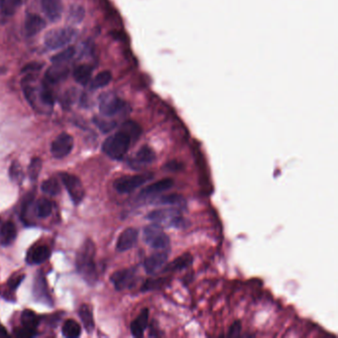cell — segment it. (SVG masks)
<instances>
[{
	"label": "cell",
	"mask_w": 338,
	"mask_h": 338,
	"mask_svg": "<svg viewBox=\"0 0 338 338\" xmlns=\"http://www.w3.org/2000/svg\"><path fill=\"white\" fill-rule=\"evenodd\" d=\"M41 190L44 194L49 196H57L61 193V186L57 179H49L42 183Z\"/></svg>",
	"instance_id": "31"
},
{
	"label": "cell",
	"mask_w": 338,
	"mask_h": 338,
	"mask_svg": "<svg viewBox=\"0 0 338 338\" xmlns=\"http://www.w3.org/2000/svg\"><path fill=\"white\" fill-rule=\"evenodd\" d=\"M121 129L124 130L126 133H128L133 139V141L137 140L139 136L141 135V127L134 121H127L123 123Z\"/></svg>",
	"instance_id": "33"
},
{
	"label": "cell",
	"mask_w": 338,
	"mask_h": 338,
	"mask_svg": "<svg viewBox=\"0 0 338 338\" xmlns=\"http://www.w3.org/2000/svg\"><path fill=\"white\" fill-rule=\"evenodd\" d=\"M174 186V180L171 178L162 179L158 182H155L148 187L144 188L138 195V200L142 202H147L152 198H155L159 195H162L169 190H171Z\"/></svg>",
	"instance_id": "7"
},
{
	"label": "cell",
	"mask_w": 338,
	"mask_h": 338,
	"mask_svg": "<svg viewBox=\"0 0 338 338\" xmlns=\"http://www.w3.org/2000/svg\"><path fill=\"white\" fill-rule=\"evenodd\" d=\"M80 317L85 327V329L88 332H91L94 328V322H93V316H92V312L90 310V307L86 304H83L80 307Z\"/></svg>",
	"instance_id": "27"
},
{
	"label": "cell",
	"mask_w": 338,
	"mask_h": 338,
	"mask_svg": "<svg viewBox=\"0 0 338 338\" xmlns=\"http://www.w3.org/2000/svg\"><path fill=\"white\" fill-rule=\"evenodd\" d=\"M24 278H25V276H24L23 274L12 276V277L9 279V281H8V286H9V288H10L12 291L16 290V289L20 286V284H21V282L24 280Z\"/></svg>",
	"instance_id": "37"
},
{
	"label": "cell",
	"mask_w": 338,
	"mask_h": 338,
	"mask_svg": "<svg viewBox=\"0 0 338 338\" xmlns=\"http://www.w3.org/2000/svg\"><path fill=\"white\" fill-rule=\"evenodd\" d=\"M40 5L46 17L51 22H58L61 20L64 10L62 0H40Z\"/></svg>",
	"instance_id": "14"
},
{
	"label": "cell",
	"mask_w": 338,
	"mask_h": 338,
	"mask_svg": "<svg viewBox=\"0 0 338 338\" xmlns=\"http://www.w3.org/2000/svg\"><path fill=\"white\" fill-rule=\"evenodd\" d=\"M91 75H92V68L87 65H82V66L77 67L73 73L75 81L82 85H86L89 83L91 79Z\"/></svg>",
	"instance_id": "23"
},
{
	"label": "cell",
	"mask_w": 338,
	"mask_h": 338,
	"mask_svg": "<svg viewBox=\"0 0 338 338\" xmlns=\"http://www.w3.org/2000/svg\"><path fill=\"white\" fill-rule=\"evenodd\" d=\"M95 123L103 132H109L116 125L115 122H108V121H104V120H100V119H95Z\"/></svg>",
	"instance_id": "39"
},
{
	"label": "cell",
	"mask_w": 338,
	"mask_h": 338,
	"mask_svg": "<svg viewBox=\"0 0 338 338\" xmlns=\"http://www.w3.org/2000/svg\"><path fill=\"white\" fill-rule=\"evenodd\" d=\"M164 169L166 171H169V172H177V171L182 170L183 164L178 162V161H170L165 165Z\"/></svg>",
	"instance_id": "38"
},
{
	"label": "cell",
	"mask_w": 338,
	"mask_h": 338,
	"mask_svg": "<svg viewBox=\"0 0 338 338\" xmlns=\"http://www.w3.org/2000/svg\"><path fill=\"white\" fill-rule=\"evenodd\" d=\"M133 139L124 130L109 136L102 145L103 152L113 160H121L128 152Z\"/></svg>",
	"instance_id": "2"
},
{
	"label": "cell",
	"mask_w": 338,
	"mask_h": 338,
	"mask_svg": "<svg viewBox=\"0 0 338 338\" xmlns=\"http://www.w3.org/2000/svg\"><path fill=\"white\" fill-rule=\"evenodd\" d=\"M193 263V256L189 253L183 254L180 257H177L174 261L167 263L165 267L162 269V272L169 273V272H176V271H182Z\"/></svg>",
	"instance_id": "20"
},
{
	"label": "cell",
	"mask_w": 338,
	"mask_h": 338,
	"mask_svg": "<svg viewBox=\"0 0 338 338\" xmlns=\"http://www.w3.org/2000/svg\"><path fill=\"white\" fill-rule=\"evenodd\" d=\"M69 73V68L65 64H54L45 74V81L48 84H56L66 80Z\"/></svg>",
	"instance_id": "18"
},
{
	"label": "cell",
	"mask_w": 338,
	"mask_h": 338,
	"mask_svg": "<svg viewBox=\"0 0 338 338\" xmlns=\"http://www.w3.org/2000/svg\"><path fill=\"white\" fill-rule=\"evenodd\" d=\"M17 231L13 222L5 221L0 223V244L10 245L16 238Z\"/></svg>",
	"instance_id": "22"
},
{
	"label": "cell",
	"mask_w": 338,
	"mask_h": 338,
	"mask_svg": "<svg viewBox=\"0 0 338 338\" xmlns=\"http://www.w3.org/2000/svg\"><path fill=\"white\" fill-rule=\"evenodd\" d=\"M78 31L71 27L55 28L44 37V44L50 50H57L68 46L77 37Z\"/></svg>",
	"instance_id": "4"
},
{
	"label": "cell",
	"mask_w": 338,
	"mask_h": 338,
	"mask_svg": "<svg viewBox=\"0 0 338 338\" xmlns=\"http://www.w3.org/2000/svg\"><path fill=\"white\" fill-rule=\"evenodd\" d=\"M74 148V138L68 133H61L52 143L51 152L55 158L62 159L68 156Z\"/></svg>",
	"instance_id": "11"
},
{
	"label": "cell",
	"mask_w": 338,
	"mask_h": 338,
	"mask_svg": "<svg viewBox=\"0 0 338 338\" xmlns=\"http://www.w3.org/2000/svg\"><path fill=\"white\" fill-rule=\"evenodd\" d=\"M51 256L50 249L45 245H36L29 249L26 261L31 265H38L42 264L47 261Z\"/></svg>",
	"instance_id": "19"
},
{
	"label": "cell",
	"mask_w": 338,
	"mask_h": 338,
	"mask_svg": "<svg viewBox=\"0 0 338 338\" xmlns=\"http://www.w3.org/2000/svg\"><path fill=\"white\" fill-rule=\"evenodd\" d=\"M34 294L36 296V297L41 298V299H46L48 302V287H47V283L46 280L43 276L42 273H38L37 277H36V281H35V287H34Z\"/></svg>",
	"instance_id": "24"
},
{
	"label": "cell",
	"mask_w": 338,
	"mask_h": 338,
	"mask_svg": "<svg viewBox=\"0 0 338 338\" xmlns=\"http://www.w3.org/2000/svg\"><path fill=\"white\" fill-rule=\"evenodd\" d=\"M152 178L153 176L150 174L127 175L115 180L113 187L120 194H130L138 188L144 186Z\"/></svg>",
	"instance_id": "6"
},
{
	"label": "cell",
	"mask_w": 338,
	"mask_h": 338,
	"mask_svg": "<svg viewBox=\"0 0 338 338\" xmlns=\"http://www.w3.org/2000/svg\"><path fill=\"white\" fill-rule=\"evenodd\" d=\"M149 204L155 206H168L174 208L186 207L187 202L185 198L178 194H169V195H159L148 201Z\"/></svg>",
	"instance_id": "16"
},
{
	"label": "cell",
	"mask_w": 338,
	"mask_h": 338,
	"mask_svg": "<svg viewBox=\"0 0 338 338\" xmlns=\"http://www.w3.org/2000/svg\"><path fill=\"white\" fill-rule=\"evenodd\" d=\"M126 103L115 95H104L99 102V111L105 117H113L125 109Z\"/></svg>",
	"instance_id": "9"
},
{
	"label": "cell",
	"mask_w": 338,
	"mask_h": 338,
	"mask_svg": "<svg viewBox=\"0 0 338 338\" xmlns=\"http://www.w3.org/2000/svg\"><path fill=\"white\" fill-rule=\"evenodd\" d=\"M165 279L164 278H160V279H149L147 280L143 287H142V291H151V290H155L160 288L161 286H163L165 284Z\"/></svg>",
	"instance_id": "36"
},
{
	"label": "cell",
	"mask_w": 338,
	"mask_h": 338,
	"mask_svg": "<svg viewBox=\"0 0 338 338\" xmlns=\"http://www.w3.org/2000/svg\"><path fill=\"white\" fill-rule=\"evenodd\" d=\"M169 259V253L168 251H160L152 254L150 257H148L144 262V268L147 274L154 275L165 267V265L168 263Z\"/></svg>",
	"instance_id": "13"
},
{
	"label": "cell",
	"mask_w": 338,
	"mask_h": 338,
	"mask_svg": "<svg viewBox=\"0 0 338 338\" xmlns=\"http://www.w3.org/2000/svg\"><path fill=\"white\" fill-rule=\"evenodd\" d=\"M241 328H242L241 322H240L239 320H236V321H234L233 324L230 326L227 335H228V336H232V337L239 336L240 333H241Z\"/></svg>",
	"instance_id": "40"
},
{
	"label": "cell",
	"mask_w": 338,
	"mask_h": 338,
	"mask_svg": "<svg viewBox=\"0 0 338 338\" xmlns=\"http://www.w3.org/2000/svg\"><path fill=\"white\" fill-rule=\"evenodd\" d=\"M63 334L68 338H77L81 335V325L74 319H68L63 325Z\"/></svg>",
	"instance_id": "29"
},
{
	"label": "cell",
	"mask_w": 338,
	"mask_h": 338,
	"mask_svg": "<svg viewBox=\"0 0 338 338\" xmlns=\"http://www.w3.org/2000/svg\"><path fill=\"white\" fill-rule=\"evenodd\" d=\"M112 80V75L109 71H103L98 73L90 83L91 89H97L106 86L110 84Z\"/></svg>",
	"instance_id": "26"
},
{
	"label": "cell",
	"mask_w": 338,
	"mask_h": 338,
	"mask_svg": "<svg viewBox=\"0 0 338 338\" xmlns=\"http://www.w3.org/2000/svg\"><path fill=\"white\" fill-rule=\"evenodd\" d=\"M53 210V205L48 199H40L35 206V213L40 218L48 217Z\"/></svg>",
	"instance_id": "28"
},
{
	"label": "cell",
	"mask_w": 338,
	"mask_h": 338,
	"mask_svg": "<svg viewBox=\"0 0 338 338\" xmlns=\"http://www.w3.org/2000/svg\"><path fill=\"white\" fill-rule=\"evenodd\" d=\"M156 158L157 156H156L155 151L151 147L145 145V146H142L136 152V154L134 155L132 159H130L129 165L134 169H140L144 166L154 163L156 161Z\"/></svg>",
	"instance_id": "12"
},
{
	"label": "cell",
	"mask_w": 338,
	"mask_h": 338,
	"mask_svg": "<svg viewBox=\"0 0 338 338\" xmlns=\"http://www.w3.org/2000/svg\"><path fill=\"white\" fill-rule=\"evenodd\" d=\"M147 219L161 226L167 225L174 227H183L186 225V220L178 208L161 209L153 211L147 215Z\"/></svg>",
	"instance_id": "3"
},
{
	"label": "cell",
	"mask_w": 338,
	"mask_h": 338,
	"mask_svg": "<svg viewBox=\"0 0 338 338\" xmlns=\"http://www.w3.org/2000/svg\"><path fill=\"white\" fill-rule=\"evenodd\" d=\"M139 231L134 227L126 228L118 237L116 243V250L119 252H125L133 248L138 241Z\"/></svg>",
	"instance_id": "15"
},
{
	"label": "cell",
	"mask_w": 338,
	"mask_h": 338,
	"mask_svg": "<svg viewBox=\"0 0 338 338\" xmlns=\"http://www.w3.org/2000/svg\"><path fill=\"white\" fill-rule=\"evenodd\" d=\"M9 173H10L11 179H12L13 181L17 182V183H20V182L22 181V179H23V176H24L23 171H22V169H21L20 165H19L18 163H16V162L13 163V164L11 165V168H10Z\"/></svg>",
	"instance_id": "35"
},
{
	"label": "cell",
	"mask_w": 338,
	"mask_h": 338,
	"mask_svg": "<svg viewBox=\"0 0 338 338\" xmlns=\"http://www.w3.org/2000/svg\"><path fill=\"white\" fill-rule=\"evenodd\" d=\"M42 169V161L40 158H34L32 159L29 169H28V175L32 181H36L40 175Z\"/></svg>",
	"instance_id": "34"
},
{
	"label": "cell",
	"mask_w": 338,
	"mask_h": 338,
	"mask_svg": "<svg viewBox=\"0 0 338 338\" xmlns=\"http://www.w3.org/2000/svg\"><path fill=\"white\" fill-rule=\"evenodd\" d=\"M110 281L117 291L130 289L136 283V270L132 268L119 270L111 276Z\"/></svg>",
	"instance_id": "10"
},
{
	"label": "cell",
	"mask_w": 338,
	"mask_h": 338,
	"mask_svg": "<svg viewBox=\"0 0 338 338\" xmlns=\"http://www.w3.org/2000/svg\"><path fill=\"white\" fill-rule=\"evenodd\" d=\"M75 49L74 48H68L62 52H60L59 54L55 55L53 58H52V62L54 64H67L69 61H71L74 56H75Z\"/></svg>",
	"instance_id": "32"
},
{
	"label": "cell",
	"mask_w": 338,
	"mask_h": 338,
	"mask_svg": "<svg viewBox=\"0 0 338 338\" xmlns=\"http://www.w3.org/2000/svg\"><path fill=\"white\" fill-rule=\"evenodd\" d=\"M46 27V21L39 15L29 13L25 17L24 32L27 37L36 36Z\"/></svg>",
	"instance_id": "17"
},
{
	"label": "cell",
	"mask_w": 338,
	"mask_h": 338,
	"mask_svg": "<svg viewBox=\"0 0 338 338\" xmlns=\"http://www.w3.org/2000/svg\"><path fill=\"white\" fill-rule=\"evenodd\" d=\"M143 239L145 243L153 249L165 250L170 246V237L165 232L161 225L153 223L146 226L143 230Z\"/></svg>",
	"instance_id": "5"
},
{
	"label": "cell",
	"mask_w": 338,
	"mask_h": 338,
	"mask_svg": "<svg viewBox=\"0 0 338 338\" xmlns=\"http://www.w3.org/2000/svg\"><path fill=\"white\" fill-rule=\"evenodd\" d=\"M149 319V310L148 308L142 309L140 314L131 322L130 329L131 333L135 337H142L144 335V331L148 325Z\"/></svg>",
	"instance_id": "21"
},
{
	"label": "cell",
	"mask_w": 338,
	"mask_h": 338,
	"mask_svg": "<svg viewBox=\"0 0 338 338\" xmlns=\"http://www.w3.org/2000/svg\"><path fill=\"white\" fill-rule=\"evenodd\" d=\"M95 246L93 242L88 239L81 247L77 256V269L83 278L88 283L93 284L96 277V266L94 263Z\"/></svg>",
	"instance_id": "1"
},
{
	"label": "cell",
	"mask_w": 338,
	"mask_h": 338,
	"mask_svg": "<svg viewBox=\"0 0 338 338\" xmlns=\"http://www.w3.org/2000/svg\"><path fill=\"white\" fill-rule=\"evenodd\" d=\"M39 316L31 309H25L21 314L22 325L28 329L36 330L37 326L39 325Z\"/></svg>",
	"instance_id": "25"
},
{
	"label": "cell",
	"mask_w": 338,
	"mask_h": 338,
	"mask_svg": "<svg viewBox=\"0 0 338 338\" xmlns=\"http://www.w3.org/2000/svg\"><path fill=\"white\" fill-rule=\"evenodd\" d=\"M6 334H7V332L5 331V329L0 327V335H6Z\"/></svg>",
	"instance_id": "42"
},
{
	"label": "cell",
	"mask_w": 338,
	"mask_h": 338,
	"mask_svg": "<svg viewBox=\"0 0 338 338\" xmlns=\"http://www.w3.org/2000/svg\"><path fill=\"white\" fill-rule=\"evenodd\" d=\"M27 0H0V7L3 13L10 15L15 12V10L23 5Z\"/></svg>",
	"instance_id": "30"
},
{
	"label": "cell",
	"mask_w": 338,
	"mask_h": 338,
	"mask_svg": "<svg viewBox=\"0 0 338 338\" xmlns=\"http://www.w3.org/2000/svg\"><path fill=\"white\" fill-rule=\"evenodd\" d=\"M60 177L68 193L70 194L72 201L75 203V205H79L84 198V189L81 180L75 175L67 173H62Z\"/></svg>",
	"instance_id": "8"
},
{
	"label": "cell",
	"mask_w": 338,
	"mask_h": 338,
	"mask_svg": "<svg viewBox=\"0 0 338 338\" xmlns=\"http://www.w3.org/2000/svg\"><path fill=\"white\" fill-rule=\"evenodd\" d=\"M36 333V330H31V329H28L26 327H22V328H19L15 331V334L19 337H22V338H28V337H32L34 336Z\"/></svg>",
	"instance_id": "41"
}]
</instances>
